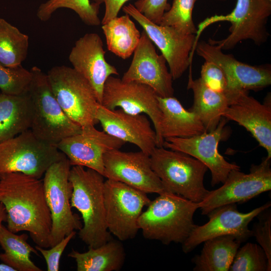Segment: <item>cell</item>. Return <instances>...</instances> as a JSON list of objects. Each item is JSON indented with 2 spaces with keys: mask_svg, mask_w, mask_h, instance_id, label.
Masks as SVG:
<instances>
[{
  "mask_svg": "<svg viewBox=\"0 0 271 271\" xmlns=\"http://www.w3.org/2000/svg\"><path fill=\"white\" fill-rule=\"evenodd\" d=\"M76 232L73 231L70 234L65 236L60 241L50 249L35 246V248L40 252L44 258L48 271L59 270L60 259L61 256L70 240L75 236Z\"/></svg>",
  "mask_w": 271,
  "mask_h": 271,
  "instance_id": "obj_37",
  "label": "cell"
},
{
  "mask_svg": "<svg viewBox=\"0 0 271 271\" xmlns=\"http://www.w3.org/2000/svg\"><path fill=\"white\" fill-rule=\"evenodd\" d=\"M99 7L90 0H48L40 5L37 16L40 21L46 22L57 10L67 8L75 12L86 25L98 26L101 23L98 17Z\"/></svg>",
  "mask_w": 271,
  "mask_h": 271,
  "instance_id": "obj_31",
  "label": "cell"
},
{
  "mask_svg": "<svg viewBox=\"0 0 271 271\" xmlns=\"http://www.w3.org/2000/svg\"><path fill=\"white\" fill-rule=\"evenodd\" d=\"M222 117L245 128L271 158L270 96L261 103L248 92H241L228 105Z\"/></svg>",
  "mask_w": 271,
  "mask_h": 271,
  "instance_id": "obj_22",
  "label": "cell"
},
{
  "mask_svg": "<svg viewBox=\"0 0 271 271\" xmlns=\"http://www.w3.org/2000/svg\"><path fill=\"white\" fill-rule=\"evenodd\" d=\"M51 89L65 114L83 127L98 123L96 113L100 104L88 82L72 67H52L47 74Z\"/></svg>",
  "mask_w": 271,
  "mask_h": 271,
  "instance_id": "obj_8",
  "label": "cell"
},
{
  "mask_svg": "<svg viewBox=\"0 0 271 271\" xmlns=\"http://www.w3.org/2000/svg\"><path fill=\"white\" fill-rule=\"evenodd\" d=\"M133 54L131 64L121 79L148 85L160 97L173 96V79L166 66V60L162 54L157 53L153 43L144 30Z\"/></svg>",
  "mask_w": 271,
  "mask_h": 271,
  "instance_id": "obj_19",
  "label": "cell"
},
{
  "mask_svg": "<svg viewBox=\"0 0 271 271\" xmlns=\"http://www.w3.org/2000/svg\"><path fill=\"white\" fill-rule=\"evenodd\" d=\"M271 14V1L268 0H236L235 6L229 14L214 15L200 23L196 39L208 26L219 22L231 24L229 34L221 40L210 39L208 42L222 50L233 48L243 40H250L260 45L266 41L268 33L266 29L267 20Z\"/></svg>",
  "mask_w": 271,
  "mask_h": 271,
  "instance_id": "obj_6",
  "label": "cell"
},
{
  "mask_svg": "<svg viewBox=\"0 0 271 271\" xmlns=\"http://www.w3.org/2000/svg\"><path fill=\"white\" fill-rule=\"evenodd\" d=\"M200 79L210 89L225 94L227 88L226 76L216 64L205 61L201 69Z\"/></svg>",
  "mask_w": 271,
  "mask_h": 271,
  "instance_id": "obj_36",
  "label": "cell"
},
{
  "mask_svg": "<svg viewBox=\"0 0 271 271\" xmlns=\"http://www.w3.org/2000/svg\"><path fill=\"white\" fill-rule=\"evenodd\" d=\"M96 118L103 131L137 146L149 156L157 147L156 132L145 114H130L119 108L110 109L100 104Z\"/></svg>",
  "mask_w": 271,
  "mask_h": 271,
  "instance_id": "obj_21",
  "label": "cell"
},
{
  "mask_svg": "<svg viewBox=\"0 0 271 271\" xmlns=\"http://www.w3.org/2000/svg\"><path fill=\"white\" fill-rule=\"evenodd\" d=\"M105 54L101 37L89 33L75 42L69 55L72 68L88 82L100 104L107 78L118 75L116 68L106 61Z\"/></svg>",
  "mask_w": 271,
  "mask_h": 271,
  "instance_id": "obj_20",
  "label": "cell"
},
{
  "mask_svg": "<svg viewBox=\"0 0 271 271\" xmlns=\"http://www.w3.org/2000/svg\"><path fill=\"white\" fill-rule=\"evenodd\" d=\"M7 214L5 206L0 203V228L3 222L7 221Z\"/></svg>",
  "mask_w": 271,
  "mask_h": 271,
  "instance_id": "obj_40",
  "label": "cell"
},
{
  "mask_svg": "<svg viewBox=\"0 0 271 271\" xmlns=\"http://www.w3.org/2000/svg\"><path fill=\"white\" fill-rule=\"evenodd\" d=\"M104 178L83 166H73L70 171L73 188L71 206L81 215L83 225L78 235L88 248L97 247L111 238L105 221Z\"/></svg>",
  "mask_w": 271,
  "mask_h": 271,
  "instance_id": "obj_3",
  "label": "cell"
},
{
  "mask_svg": "<svg viewBox=\"0 0 271 271\" xmlns=\"http://www.w3.org/2000/svg\"><path fill=\"white\" fill-rule=\"evenodd\" d=\"M218 1H225V0H218Z\"/></svg>",
  "mask_w": 271,
  "mask_h": 271,
  "instance_id": "obj_42",
  "label": "cell"
},
{
  "mask_svg": "<svg viewBox=\"0 0 271 271\" xmlns=\"http://www.w3.org/2000/svg\"><path fill=\"white\" fill-rule=\"evenodd\" d=\"M71 166L65 155L47 169L42 180L52 219L50 247L82 227L80 218L71 209L73 188L69 179Z\"/></svg>",
  "mask_w": 271,
  "mask_h": 271,
  "instance_id": "obj_7",
  "label": "cell"
},
{
  "mask_svg": "<svg viewBox=\"0 0 271 271\" xmlns=\"http://www.w3.org/2000/svg\"><path fill=\"white\" fill-rule=\"evenodd\" d=\"M81 127L80 132L64 138L56 146L68 159L71 166L90 168L103 175L104 154L119 149L125 143L97 129L94 125Z\"/></svg>",
  "mask_w": 271,
  "mask_h": 271,
  "instance_id": "obj_18",
  "label": "cell"
},
{
  "mask_svg": "<svg viewBox=\"0 0 271 271\" xmlns=\"http://www.w3.org/2000/svg\"><path fill=\"white\" fill-rule=\"evenodd\" d=\"M195 50L205 61L216 64L224 72L227 82L224 94L229 105L241 92L261 90L271 84L269 66H252L243 63L232 55L224 53L220 47L209 42H197Z\"/></svg>",
  "mask_w": 271,
  "mask_h": 271,
  "instance_id": "obj_13",
  "label": "cell"
},
{
  "mask_svg": "<svg viewBox=\"0 0 271 271\" xmlns=\"http://www.w3.org/2000/svg\"><path fill=\"white\" fill-rule=\"evenodd\" d=\"M150 157L152 169L165 191L196 203L208 193L204 178L208 169L198 160L164 147H156Z\"/></svg>",
  "mask_w": 271,
  "mask_h": 271,
  "instance_id": "obj_4",
  "label": "cell"
},
{
  "mask_svg": "<svg viewBox=\"0 0 271 271\" xmlns=\"http://www.w3.org/2000/svg\"><path fill=\"white\" fill-rule=\"evenodd\" d=\"M0 271H16V270L13 267L2 262L0 263Z\"/></svg>",
  "mask_w": 271,
  "mask_h": 271,
  "instance_id": "obj_41",
  "label": "cell"
},
{
  "mask_svg": "<svg viewBox=\"0 0 271 271\" xmlns=\"http://www.w3.org/2000/svg\"><path fill=\"white\" fill-rule=\"evenodd\" d=\"M101 104L110 109L118 107L130 114L148 115L154 126L157 147H163L164 140L161 128L162 113L157 95L150 86L110 76L105 83Z\"/></svg>",
  "mask_w": 271,
  "mask_h": 271,
  "instance_id": "obj_12",
  "label": "cell"
},
{
  "mask_svg": "<svg viewBox=\"0 0 271 271\" xmlns=\"http://www.w3.org/2000/svg\"><path fill=\"white\" fill-rule=\"evenodd\" d=\"M270 202L246 212H239L235 203L229 204L217 207L207 215L209 220L202 225L194 227L186 240L182 243L185 253L193 250L206 240L223 235H232L241 242L252 236L249 229L250 222L260 212L269 208Z\"/></svg>",
  "mask_w": 271,
  "mask_h": 271,
  "instance_id": "obj_15",
  "label": "cell"
},
{
  "mask_svg": "<svg viewBox=\"0 0 271 271\" xmlns=\"http://www.w3.org/2000/svg\"><path fill=\"white\" fill-rule=\"evenodd\" d=\"M28 48V36L0 18V64L10 67L21 65Z\"/></svg>",
  "mask_w": 271,
  "mask_h": 271,
  "instance_id": "obj_30",
  "label": "cell"
},
{
  "mask_svg": "<svg viewBox=\"0 0 271 271\" xmlns=\"http://www.w3.org/2000/svg\"><path fill=\"white\" fill-rule=\"evenodd\" d=\"M192 261L195 271H228L242 243L232 235L209 239Z\"/></svg>",
  "mask_w": 271,
  "mask_h": 271,
  "instance_id": "obj_27",
  "label": "cell"
},
{
  "mask_svg": "<svg viewBox=\"0 0 271 271\" xmlns=\"http://www.w3.org/2000/svg\"><path fill=\"white\" fill-rule=\"evenodd\" d=\"M28 239L27 234H16L2 225L0 245L4 252L0 253V260L16 271H42L30 258L32 253L39 254L37 250L28 243Z\"/></svg>",
  "mask_w": 271,
  "mask_h": 271,
  "instance_id": "obj_29",
  "label": "cell"
},
{
  "mask_svg": "<svg viewBox=\"0 0 271 271\" xmlns=\"http://www.w3.org/2000/svg\"><path fill=\"white\" fill-rule=\"evenodd\" d=\"M162 113L161 135L167 138H189L206 131L198 116L186 109L173 96L162 97L157 95Z\"/></svg>",
  "mask_w": 271,
  "mask_h": 271,
  "instance_id": "obj_23",
  "label": "cell"
},
{
  "mask_svg": "<svg viewBox=\"0 0 271 271\" xmlns=\"http://www.w3.org/2000/svg\"><path fill=\"white\" fill-rule=\"evenodd\" d=\"M226 123V119L222 117L217 127L211 131L189 138H167L163 147L184 153L203 163L211 172L212 187L222 184L231 170L240 169L236 164L227 162L218 151Z\"/></svg>",
  "mask_w": 271,
  "mask_h": 271,
  "instance_id": "obj_16",
  "label": "cell"
},
{
  "mask_svg": "<svg viewBox=\"0 0 271 271\" xmlns=\"http://www.w3.org/2000/svg\"><path fill=\"white\" fill-rule=\"evenodd\" d=\"M0 203L9 230L27 231L37 245L50 247L52 219L42 180L21 173L0 174Z\"/></svg>",
  "mask_w": 271,
  "mask_h": 271,
  "instance_id": "obj_1",
  "label": "cell"
},
{
  "mask_svg": "<svg viewBox=\"0 0 271 271\" xmlns=\"http://www.w3.org/2000/svg\"><path fill=\"white\" fill-rule=\"evenodd\" d=\"M94 3L100 5L104 4L105 12L101 24H104L117 17V15L124 4L129 0H93Z\"/></svg>",
  "mask_w": 271,
  "mask_h": 271,
  "instance_id": "obj_39",
  "label": "cell"
},
{
  "mask_svg": "<svg viewBox=\"0 0 271 271\" xmlns=\"http://www.w3.org/2000/svg\"><path fill=\"white\" fill-rule=\"evenodd\" d=\"M266 255L259 245L247 242L237 250L229 271H270Z\"/></svg>",
  "mask_w": 271,
  "mask_h": 271,
  "instance_id": "obj_33",
  "label": "cell"
},
{
  "mask_svg": "<svg viewBox=\"0 0 271 271\" xmlns=\"http://www.w3.org/2000/svg\"><path fill=\"white\" fill-rule=\"evenodd\" d=\"M198 203L164 191L151 201L141 213L138 226L144 238L165 245L183 243L196 224L193 217Z\"/></svg>",
  "mask_w": 271,
  "mask_h": 271,
  "instance_id": "obj_2",
  "label": "cell"
},
{
  "mask_svg": "<svg viewBox=\"0 0 271 271\" xmlns=\"http://www.w3.org/2000/svg\"><path fill=\"white\" fill-rule=\"evenodd\" d=\"M256 217L258 222L251 230L254 236L264 251L271 266V212L270 207L260 212Z\"/></svg>",
  "mask_w": 271,
  "mask_h": 271,
  "instance_id": "obj_35",
  "label": "cell"
},
{
  "mask_svg": "<svg viewBox=\"0 0 271 271\" xmlns=\"http://www.w3.org/2000/svg\"><path fill=\"white\" fill-rule=\"evenodd\" d=\"M133 6L148 20L158 25L164 13L170 8L168 0H137Z\"/></svg>",
  "mask_w": 271,
  "mask_h": 271,
  "instance_id": "obj_38",
  "label": "cell"
},
{
  "mask_svg": "<svg viewBox=\"0 0 271 271\" xmlns=\"http://www.w3.org/2000/svg\"><path fill=\"white\" fill-rule=\"evenodd\" d=\"M271 161L267 157L258 165L252 164L249 173L231 170L222 185L209 191L198 203L202 215L220 206L232 203H243L271 190Z\"/></svg>",
  "mask_w": 271,
  "mask_h": 271,
  "instance_id": "obj_11",
  "label": "cell"
},
{
  "mask_svg": "<svg viewBox=\"0 0 271 271\" xmlns=\"http://www.w3.org/2000/svg\"><path fill=\"white\" fill-rule=\"evenodd\" d=\"M65 155L37 138L31 129L0 143V174L21 173L41 179Z\"/></svg>",
  "mask_w": 271,
  "mask_h": 271,
  "instance_id": "obj_9",
  "label": "cell"
},
{
  "mask_svg": "<svg viewBox=\"0 0 271 271\" xmlns=\"http://www.w3.org/2000/svg\"><path fill=\"white\" fill-rule=\"evenodd\" d=\"M103 176L147 193L158 194L165 191L162 183L152 170L150 156L142 151L123 152L111 150L103 157Z\"/></svg>",
  "mask_w": 271,
  "mask_h": 271,
  "instance_id": "obj_17",
  "label": "cell"
},
{
  "mask_svg": "<svg viewBox=\"0 0 271 271\" xmlns=\"http://www.w3.org/2000/svg\"><path fill=\"white\" fill-rule=\"evenodd\" d=\"M187 88L193 92L194 100L189 109L200 119L206 131L215 129L229 105L228 100L223 93L215 91L206 86L200 78L193 79L191 65Z\"/></svg>",
  "mask_w": 271,
  "mask_h": 271,
  "instance_id": "obj_25",
  "label": "cell"
},
{
  "mask_svg": "<svg viewBox=\"0 0 271 271\" xmlns=\"http://www.w3.org/2000/svg\"><path fill=\"white\" fill-rule=\"evenodd\" d=\"M198 0H173L170 9L163 14L159 25L171 27L184 35H195L197 32L192 17Z\"/></svg>",
  "mask_w": 271,
  "mask_h": 271,
  "instance_id": "obj_32",
  "label": "cell"
},
{
  "mask_svg": "<svg viewBox=\"0 0 271 271\" xmlns=\"http://www.w3.org/2000/svg\"><path fill=\"white\" fill-rule=\"evenodd\" d=\"M30 70L22 65L15 67L0 64V89L8 94H19L27 91L32 80Z\"/></svg>",
  "mask_w": 271,
  "mask_h": 271,
  "instance_id": "obj_34",
  "label": "cell"
},
{
  "mask_svg": "<svg viewBox=\"0 0 271 271\" xmlns=\"http://www.w3.org/2000/svg\"><path fill=\"white\" fill-rule=\"evenodd\" d=\"M268 1H271V0H268Z\"/></svg>",
  "mask_w": 271,
  "mask_h": 271,
  "instance_id": "obj_43",
  "label": "cell"
},
{
  "mask_svg": "<svg viewBox=\"0 0 271 271\" xmlns=\"http://www.w3.org/2000/svg\"><path fill=\"white\" fill-rule=\"evenodd\" d=\"M32 119L28 90L19 94L0 93V143L31 129Z\"/></svg>",
  "mask_w": 271,
  "mask_h": 271,
  "instance_id": "obj_24",
  "label": "cell"
},
{
  "mask_svg": "<svg viewBox=\"0 0 271 271\" xmlns=\"http://www.w3.org/2000/svg\"><path fill=\"white\" fill-rule=\"evenodd\" d=\"M105 221L110 233L121 241L134 238L139 230L138 219L151 200L147 194L120 182H104Z\"/></svg>",
  "mask_w": 271,
  "mask_h": 271,
  "instance_id": "obj_10",
  "label": "cell"
},
{
  "mask_svg": "<svg viewBox=\"0 0 271 271\" xmlns=\"http://www.w3.org/2000/svg\"><path fill=\"white\" fill-rule=\"evenodd\" d=\"M30 70L32 76L28 91L33 107L31 130L34 135L56 146L64 138L80 132L81 126L71 120L58 103L47 74L37 66Z\"/></svg>",
  "mask_w": 271,
  "mask_h": 271,
  "instance_id": "obj_5",
  "label": "cell"
},
{
  "mask_svg": "<svg viewBox=\"0 0 271 271\" xmlns=\"http://www.w3.org/2000/svg\"><path fill=\"white\" fill-rule=\"evenodd\" d=\"M101 28L109 51L123 59L133 54L141 34L128 15L117 17L103 24Z\"/></svg>",
  "mask_w": 271,
  "mask_h": 271,
  "instance_id": "obj_28",
  "label": "cell"
},
{
  "mask_svg": "<svg viewBox=\"0 0 271 271\" xmlns=\"http://www.w3.org/2000/svg\"><path fill=\"white\" fill-rule=\"evenodd\" d=\"M68 256L74 259L77 271H118L124 264L125 252L121 241L111 238L84 252L72 249Z\"/></svg>",
  "mask_w": 271,
  "mask_h": 271,
  "instance_id": "obj_26",
  "label": "cell"
},
{
  "mask_svg": "<svg viewBox=\"0 0 271 271\" xmlns=\"http://www.w3.org/2000/svg\"><path fill=\"white\" fill-rule=\"evenodd\" d=\"M122 11L141 26L160 50L168 64L173 79L181 77L191 65L192 53L197 43L196 35H184L171 27L154 23L139 12L133 5L123 6Z\"/></svg>",
  "mask_w": 271,
  "mask_h": 271,
  "instance_id": "obj_14",
  "label": "cell"
}]
</instances>
